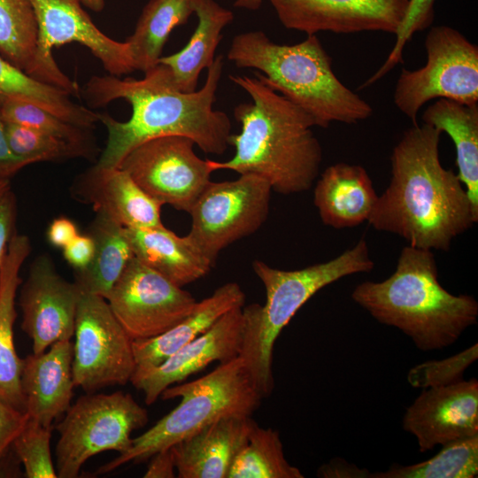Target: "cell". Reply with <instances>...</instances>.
Returning a JSON list of instances; mask_svg holds the SVG:
<instances>
[{
  "instance_id": "obj_8",
  "label": "cell",
  "mask_w": 478,
  "mask_h": 478,
  "mask_svg": "<svg viewBox=\"0 0 478 478\" xmlns=\"http://www.w3.org/2000/svg\"><path fill=\"white\" fill-rule=\"evenodd\" d=\"M148 420L147 410L129 393L81 396L55 427L59 435L55 451L58 477H78L84 463L103 451L126 452L132 432Z\"/></svg>"
},
{
  "instance_id": "obj_22",
  "label": "cell",
  "mask_w": 478,
  "mask_h": 478,
  "mask_svg": "<svg viewBox=\"0 0 478 478\" xmlns=\"http://www.w3.org/2000/svg\"><path fill=\"white\" fill-rule=\"evenodd\" d=\"M378 199L372 180L358 165L337 163L320 174L313 203L322 222L340 229L367 221Z\"/></svg>"
},
{
  "instance_id": "obj_12",
  "label": "cell",
  "mask_w": 478,
  "mask_h": 478,
  "mask_svg": "<svg viewBox=\"0 0 478 478\" xmlns=\"http://www.w3.org/2000/svg\"><path fill=\"white\" fill-rule=\"evenodd\" d=\"M73 335L75 387L93 393L107 386L130 382L136 368L133 340L105 298L81 292Z\"/></svg>"
},
{
  "instance_id": "obj_11",
  "label": "cell",
  "mask_w": 478,
  "mask_h": 478,
  "mask_svg": "<svg viewBox=\"0 0 478 478\" xmlns=\"http://www.w3.org/2000/svg\"><path fill=\"white\" fill-rule=\"evenodd\" d=\"M272 188L255 174L233 181H211L189 211L187 237L214 266L220 252L255 233L266 220Z\"/></svg>"
},
{
  "instance_id": "obj_33",
  "label": "cell",
  "mask_w": 478,
  "mask_h": 478,
  "mask_svg": "<svg viewBox=\"0 0 478 478\" xmlns=\"http://www.w3.org/2000/svg\"><path fill=\"white\" fill-rule=\"evenodd\" d=\"M478 474V435L451 442L428 460L391 466L370 478H474Z\"/></svg>"
},
{
  "instance_id": "obj_19",
  "label": "cell",
  "mask_w": 478,
  "mask_h": 478,
  "mask_svg": "<svg viewBox=\"0 0 478 478\" xmlns=\"http://www.w3.org/2000/svg\"><path fill=\"white\" fill-rule=\"evenodd\" d=\"M73 344L60 340L45 351L22 358L20 388L25 412L30 420L52 427L71 406Z\"/></svg>"
},
{
  "instance_id": "obj_34",
  "label": "cell",
  "mask_w": 478,
  "mask_h": 478,
  "mask_svg": "<svg viewBox=\"0 0 478 478\" xmlns=\"http://www.w3.org/2000/svg\"><path fill=\"white\" fill-rule=\"evenodd\" d=\"M0 115L5 122L29 127L78 146L90 159L97 154L92 129L67 122L29 101L0 96Z\"/></svg>"
},
{
  "instance_id": "obj_32",
  "label": "cell",
  "mask_w": 478,
  "mask_h": 478,
  "mask_svg": "<svg viewBox=\"0 0 478 478\" xmlns=\"http://www.w3.org/2000/svg\"><path fill=\"white\" fill-rule=\"evenodd\" d=\"M38 27L29 0H0V55L34 78Z\"/></svg>"
},
{
  "instance_id": "obj_6",
  "label": "cell",
  "mask_w": 478,
  "mask_h": 478,
  "mask_svg": "<svg viewBox=\"0 0 478 478\" xmlns=\"http://www.w3.org/2000/svg\"><path fill=\"white\" fill-rule=\"evenodd\" d=\"M364 238L336 258L297 270L274 268L254 260L252 268L266 290L263 305L242 308L243 342L239 355L262 398L274 388L273 353L277 337L297 311L318 291L348 275L374 268Z\"/></svg>"
},
{
  "instance_id": "obj_17",
  "label": "cell",
  "mask_w": 478,
  "mask_h": 478,
  "mask_svg": "<svg viewBox=\"0 0 478 478\" xmlns=\"http://www.w3.org/2000/svg\"><path fill=\"white\" fill-rule=\"evenodd\" d=\"M402 427L415 437L420 452L477 436V379L424 389L406 409Z\"/></svg>"
},
{
  "instance_id": "obj_37",
  "label": "cell",
  "mask_w": 478,
  "mask_h": 478,
  "mask_svg": "<svg viewBox=\"0 0 478 478\" xmlns=\"http://www.w3.org/2000/svg\"><path fill=\"white\" fill-rule=\"evenodd\" d=\"M478 358V344L440 360H428L412 367L407 381L413 388L428 389L463 380L464 372Z\"/></svg>"
},
{
  "instance_id": "obj_27",
  "label": "cell",
  "mask_w": 478,
  "mask_h": 478,
  "mask_svg": "<svg viewBox=\"0 0 478 478\" xmlns=\"http://www.w3.org/2000/svg\"><path fill=\"white\" fill-rule=\"evenodd\" d=\"M422 121L445 132L456 149L458 177L478 212V104H464L440 98L422 113Z\"/></svg>"
},
{
  "instance_id": "obj_48",
  "label": "cell",
  "mask_w": 478,
  "mask_h": 478,
  "mask_svg": "<svg viewBox=\"0 0 478 478\" xmlns=\"http://www.w3.org/2000/svg\"><path fill=\"white\" fill-rule=\"evenodd\" d=\"M83 6L93 12H102L105 5V0H81Z\"/></svg>"
},
{
  "instance_id": "obj_9",
  "label": "cell",
  "mask_w": 478,
  "mask_h": 478,
  "mask_svg": "<svg viewBox=\"0 0 478 478\" xmlns=\"http://www.w3.org/2000/svg\"><path fill=\"white\" fill-rule=\"evenodd\" d=\"M424 44L425 66L412 71L403 68L393 95L395 105L412 125L421 107L433 99L478 104L477 45L446 25L432 27Z\"/></svg>"
},
{
  "instance_id": "obj_20",
  "label": "cell",
  "mask_w": 478,
  "mask_h": 478,
  "mask_svg": "<svg viewBox=\"0 0 478 478\" xmlns=\"http://www.w3.org/2000/svg\"><path fill=\"white\" fill-rule=\"evenodd\" d=\"M74 194L124 227L163 226L162 204L120 167L95 165L74 184Z\"/></svg>"
},
{
  "instance_id": "obj_24",
  "label": "cell",
  "mask_w": 478,
  "mask_h": 478,
  "mask_svg": "<svg viewBox=\"0 0 478 478\" xmlns=\"http://www.w3.org/2000/svg\"><path fill=\"white\" fill-rule=\"evenodd\" d=\"M245 294L236 282H227L197 302L181 322L157 336L132 343L136 368L158 366L182 346L207 331L222 315L243 307Z\"/></svg>"
},
{
  "instance_id": "obj_29",
  "label": "cell",
  "mask_w": 478,
  "mask_h": 478,
  "mask_svg": "<svg viewBox=\"0 0 478 478\" xmlns=\"http://www.w3.org/2000/svg\"><path fill=\"white\" fill-rule=\"evenodd\" d=\"M194 12V0H149L125 41L134 70L145 73L157 66L172 31L185 25Z\"/></svg>"
},
{
  "instance_id": "obj_5",
  "label": "cell",
  "mask_w": 478,
  "mask_h": 478,
  "mask_svg": "<svg viewBox=\"0 0 478 478\" xmlns=\"http://www.w3.org/2000/svg\"><path fill=\"white\" fill-rule=\"evenodd\" d=\"M227 59L238 68H252L272 89L312 117L317 127L332 122L356 124L373 108L335 75L332 59L316 35L295 44L272 42L260 30L236 35Z\"/></svg>"
},
{
  "instance_id": "obj_4",
  "label": "cell",
  "mask_w": 478,
  "mask_h": 478,
  "mask_svg": "<svg viewBox=\"0 0 478 478\" xmlns=\"http://www.w3.org/2000/svg\"><path fill=\"white\" fill-rule=\"evenodd\" d=\"M351 297L374 320L399 329L423 351L453 344L478 318L474 297L453 295L441 285L432 251L411 245L402 249L389 278L363 281Z\"/></svg>"
},
{
  "instance_id": "obj_14",
  "label": "cell",
  "mask_w": 478,
  "mask_h": 478,
  "mask_svg": "<svg viewBox=\"0 0 478 478\" xmlns=\"http://www.w3.org/2000/svg\"><path fill=\"white\" fill-rule=\"evenodd\" d=\"M106 300L133 340L148 339L172 328L194 309L197 300L134 257Z\"/></svg>"
},
{
  "instance_id": "obj_46",
  "label": "cell",
  "mask_w": 478,
  "mask_h": 478,
  "mask_svg": "<svg viewBox=\"0 0 478 478\" xmlns=\"http://www.w3.org/2000/svg\"><path fill=\"white\" fill-rule=\"evenodd\" d=\"M20 466L22 465L12 446H11L0 458V477L25 476L24 472L21 471Z\"/></svg>"
},
{
  "instance_id": "obj_3",
  "label": "cell",
  "mask_w": 478,
  "mask_h": 478,
  "mask_svg": "<svg viewBox=\"0 0 478 478\" xmlns=\"http://www.w3.org/2000/svg\"><path fill=\"white\" fill-rule=\"evenodd\" d=\"M251 101L235 107L239 134L229 137L234 157L212 161L214 171L232 170L266 180L272 190L283 195L308 190L319 175L320 143L312 132L316 123L305 111L255 76L230 75Z\"/></svg>"
},
{
  "instance_id": "obj_2",
  "label": "cell",
  "mask_w": 478,
  "mask_h": 478,
  "mask_svg": "<svg viewBox=\"0 0 478 478\" xmlns=\"http://www.w3.org/2000/svg\"><path fill=\"white\" fill-rule=\"evenodd\" d=\"M442 133L412 125L393 148L391 179L367 222L397 235L411 246L448 251L478 220L466 189L439 158Z\"/></svg>"
},
{
  "instance_id": "obj_49",
  "label": "cell",
  "mask_w": 478,
  "mask_h": 478,
  "mask_svg": "<svg viewBox=\"0 0 478 478\" xmlns=\"http://www.w3.org/2000/svg\"><path fill=\"white\" fill-rule=\"evenodd\" d=\"M10 188L11 184L9 180L0 181V197Z\"/></svg>"
},
{
  "instance_id": "obj_7",
  "label": "cell",
  "mask_w": 478,
  "mask_h": 478,
  "mask_svg": "<svg viewBox=\"0 0 478 478\" xmlns=\"http://www.w3.org/2000/svg\"><path fill=\"white\" fill-rule=\"evenodd\" d=\"M160 397H180L181 402L154 426L133 438L126 452L101 466L96 474H107L128 462H143L220 418L251 416L262 400L240 357L220 364L197 380L168 387Z\"/></svg>"
},
{
  "instance_id": "obj_16",
  "label": "cell",
  "mask_w": 478,
  "mask_h": 478,
  "mask_svg": "<svg viewBox=\"0 0 478 478\" xmlns=\"http://www.w3.org/2000/svg\"><path fill=\"white\" fill-rule=\"evenodd\" d=\"M288 29L305 33L354 34L384 32L396 35L409 0H269Z\"/></svg>"
},
{
  "instance_id": "obj_39",
  "label": "cell",
  "mask_w": 478,
  "mask_h": 478,
  "mask_svg": "<svg viewBox=\"0 0 478 478\" xmlns=\"http://www.w3.org/2000/svg\"><path fill=\"white\" fill-rule=\"evenodd\" d=\"M28 416L0 397V458L25 427Z\"/></svg>"
},
{
  "instance_id": "obj_42",
  "label": "cell",
  "mask_w": 478,
  "mask_h": 478,
  "mask_svg": "<svg viewBox=\"0 0 478 478\" xmlns=\"http://www.w3.org/2000/svg\"><path fill=\"white\" fill-rule=\"evenodd\" d=\"M371 472L343 459H334L318 468L317 476L322 478H370Z\"/></svg>"
},
{
  "instance_id": "obj_10",
  "label": "cell",
  "mask_w": 478,
  "mask_h": 478,
  "mask_svg": "<svg viewBox=\"0 0 478 478\" xmlns=\"http://www.w3.org/2000/svg\"><path fill=\"white\" fill-rule=\"evenodd\" d=\"M38 27L34 79L79 96L81 89L55 62L54 48L70 42L86 47L105 71L120 77L134 70L128 46L103 33L83 9L81 0H29Z\"/></svg>"
},
{
  "instance_id": "obj_21",
  "label": "cell",
  "mask_w": 478,
  "mask_h": 478,
  "mask_svg": "<svg viewBox=\"0 0 478 478\" xmlns=\"http://www.w3.org/2000/svg\"><path fill=\"white\" fill-rule=\"evenodd\" d=\"M253 421L251 416H226L173 445L176 476L228 478Z\"/></svg>"
},
{
  "instance_id": "obj_1",
  "label": "cell",
  "mask_w": 478,
  "mask_h": 478,
  "mask_svg": "<svg viewBox=\"0 0 478 478\" xmlns=\"http://www.w3.org/2000/svg\"><path fill=\"white\" fill-rule=\"evenodd\" d=\"M222 69L223 58L219 55L207 68L204 86L193 92L178 89L169 69L159 63L139 80L111 74L92 76L80 92L89 105L103 107L124 99L132 109L127 121L98 114L107 140L96 165L119 167L134 148L166 135L186 136L205 153L223 154L229 146L231 122L227 113L213 107Z\"/></svg>"
},
{
  "instance_id": "obj_30",
  "label": "cell",
  "mask_w": 478,
  "mask_h": 478,
  "mask_svg": "<svg viewBox=\"0 0 478 478\" xmlns=\"http://www.w3.org/2000/svg\"><path fill=\"white\" fill-rule=\"evenodd\" d=\"M0 96L29 101L72 124L93 129L97 112L75 103L73 96L36 81L0 55Z\"/></svg>"
},
{
  "instance_id": "obj_36",
  "label": "cell",
  "mask_w": 478,
  "mask_h": 478,
  "mask_svg": "<svg viewBox=\"0 0 478 478\" xmlns=\"http://www.w3.org/2000/svg\"><path fill=\"white\" fill-rule=\"evenodd\" d=\"M53 427H45L30 420L12 443L27 478H56L50 438Z\"/></svg>"
},
{
  "instance_id": "obj_15",
  "label": "cell",
  "mask_w": 478,
  "mask_h": 478,
  "mask_svg": "<svg viewBox=\"0 0 478 478\" xmlns=\"http://www.w3.org/2000/svg\"><path fill=\"white\" fill-rule=\"evenodd\" d=\"M81 290L57 271L52 259L38 256L21 287V328L32 341L33 353L45 351L60 340H71Z\"/></svg>"
},
{
  "instance_id": "obj_26",
  "label": "cell",
  "mask_w": 478,
  "mask_h": 478,
  "mask_svg": "<svg viewBox=\"0 0 478 478\" xmlns=\"http://www.w3.org/2000/svg\"><path fill=\"white\" fill-rule=\"evenodd\" d=\"M197 25L189 41L180 51L162 57L174 85L183 92L197 90L201 72L214 61L221 32L233 19L234 13L215 0H194Z\"/></svg>"
},
{
  "instance_id": "obj_31",
  "label": "cell",
  "mask_w": 478,
  "mask_h": 478,
  "mask_svg": "<svg viewBox=\"0 0 478 478\" xmlns=\"http://www.w3.org/2000/svg\"><path fill=\"white\" fill-rule=\"evenodd\" d=\"M228 478H304V474L286 459L279 432L254 420Z\"/></svg>"
},
{
  "instance_id": "obj_40",
  "label": "cell",
  "mask_w": 478,
  "mask_h": 478,
  "mask_svg": "<svg viewBox=\"0 0 478 478\" xmlns=\"http://www.w3.org/2000/svg\"><path fill=\"white\" fill-rule=\"evenodd\" d=\"M16 197L11 188L0 197V269L5 258L10 240L16 231Z\"/></svg>"
},
{
  "instance_id": "obj_13",
  "label": "cell",
  "mask_w": 478,
  "mask_h": 478,
  "mask_svg": "<svg viewBox=\"0 0 478 478\" xmlns=\"http://www.w3.org/2000/svg\"><path fill=\"white\" fill-rule=\"evenodd\" d=\"M194 145L181 135L150 139L130 150L119 167L162 205L189 212L213 172L210 160L195 153Z\"/></svg>"
},
{
  "instance_id": "obj_18",
  "label": "cell",
  "mask_w": 478,
  "mask_h": 478,
  "mask_svg": "<svg viewBox=\"0 0 478 478\" xmlns=\"http://www.w3.org/2000/svg\"><path fill=\"white\" fill-rule=\"evenodd\" d=\"M242 308L222 315L207 331L158 366L135 368L130 382L143 393L145 404H154L166 389L183 382L212 362L222 364L239 357L243 342Z\"/></svg>"
},
{
  "instance_id": "obj_28",
  "label": "cell",
  "mask_w": 478,
  "mask_h": 478,
  "mask_svg": "<svg viewBox=\"0 0 478 478\" xmlns=\"http://www.w3.org/2000/svg\"><path fill=\"white\" fill-rule=\"evenodd\" d=\"M87 234L94 241V255L85 268L74 270V282L81 292L106 299L135 255L125 227L102 212H96Z\"/></svg>"
},
{
  "instance_id": "obj_35",
  "label": "cell",
  "mask_w": 478,
  "mask_h": 478,
  "mask_svg": "<svg viewBox=\"0 0 478 478\" xmlns=\"http://www.w3.org/2000/svg\"><path fill=\"white\" fill-rule=\"evenodd\" d=\"M5 132L12 152L27 165L75 158L90 159L80 147L29 127L5 122Z\"/></svg>"
},
{
  "instance_id": "obj_45",
  "label": "cell",
  "mask_w": 478,
  "mask_h": 478,
  "mask_svg": "<svg viewBox=\"0 0 478 478\" xmlns=\"http://www.w3.org/2000/svg\"><path fill=\"white\" fill-rule=\"evenodd\" d=\"M175 462L171 448L161 450L150 457V461L143 475L145 478H173Z\"/></svg>"
},
{
  "instance_id": "obj_25",
  "label": "cell",
  "mask_w": 478,
  "mask_h": 478,
  "mask_svg": "<svg viewBox=\"0 0 478 478\" xmlns=\"http://www.w3.org/2000/svg\"><path fill=\"white\" fill-rule=\"evenodd\" d=\"M135 257L173 283L183 287L205 276L212 264L194 246L163 226L125 227Z\"/></svg>"
},
{
  "instance_id": "obj_47",
  "label": "cell",
  "mask_w": 478,
  "mask_h": 478,
  "mask_svg": "<svg viewBox=\"0 0 478 478\" xmlns=\"http://www.w3.org/2000/svg\"><path fill=\"white\" fill-rule=\"evenodd\" d=\"M263 0H235L234 6L249 11H257L260 8Z\"/></svg>"
},
{
  "instance_id": "obj_38",
  "label": "cell",
  "mask_w": 478,
  "mask_h": 478,
  "mask_svg": "<svg viewBox=\"0 0 478 478\" xmlns=\"http://www.w3.org/2000/svg\"><path fill=\"white\" fill-rule=\"evenodd\" d=\"M436 0H409L404 20L396 33V42L382 66L360 87L366 88L384 77L403 62L404 49L417 32L428 28L434 21Z\"/></svg>"
},
{
  "instance_id": "obj_43",
  "label": "cell",
  "mask_w": 478,
  "mask_h": 478,
  "mask_svg": "<svg viewBox=\"0 0 478 478\" xmlns=\"http://www.w3.org/2000/svg\"><path fill=\"white\" fill-rule=\"evenodd\" d=\"M28 166L11 150L5 132V122L0 115V181L11 180L19 170Z\"/></svg>"
},
{
  "instance_id": "obj_44",
  "label": "cell",
  "mask_w": 478,
  "mask_h": 478,
  "mask_svg": "<svg viewBox=\"0 0 478 478\" xmlns=\"http://www.w3.org/2000/svg\"><path fill=\"white\" fill-rule=\"evenodd\" d=\"M78 229L73 221L66 217L54 219L47 229L49 243L57 248H64L77 235Z\"/></svg>"
},
{
  "instance_id": "obj_23",
  "label": "cell",
  "mask_w": 478,
  "mask_h": 478,
  "mask_svg": "<svg viewBox=\"0 0 478 478\" xmlns=\"http://www.w3.org/2000/svg\"><path fill=\"white\" fill-rule=\"evenodd\" d=\"M30 251L29 238L15 231L0 269V397L22 412V358L15 350L13 325L17 317V290L22 281L19 271Z\"/></svg>"
},
{
  "instance_id": "obj_41",
  "label": "cell",
  "mask_w": 478,
  "mask_h": 478,
  "mask_svg": "<svg viewBox=\"0 0 478 478\" xmlns=\"http://www.w3.org/2000/svg\"><path fill=\"white\" fill-rule=\"evenodd\" d=\"M94 251V241L89 234H78L63 248L65 259L74 270L85 268L90 263Z\"/></svg>"
}]
</instances>
